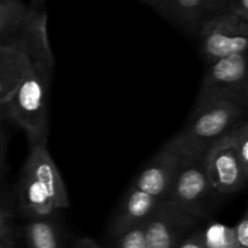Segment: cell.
Instances as JSON below:
<instances>
[{"instance_id": "cell-27", "label": "cell", "mask_w": 248, "mask_h": 248, "mask_svg": "<svg viewBox=\"0 0 248 248\" xmlns=\"http://www.w3.org/2000/svg\"><path fill=\"white\" fill-rule=\"evenodd\" d=\"M34 2H40V1H43V0H33Z\"/></svg>"}, {"instance_id": "cell-28", "label": "cell", "mask_w": 248, "mask_h": 248, "mask_svg": "<svg viewBox=\"0 0 248 248\" xmlns=\"http://www.w3.org/2000/svg\"><path fill=\"white\" fill-rule=\"evenodd\" d=\"M5 1V0H0V4H1V2H4Z\"/></svg>"}, {"instance_id": "cell-20", "label": "cell", "mask_w": 248, "mask_h": 248, "mask_svg": "<svg viewBox=\"0 0 248 248\" xmlns=\"http://www.w3.org/2000/svg\"><path fill=\"white\" fill-rule=\"evenodd\" d=\"M222 11L248 21V0H229Z\"/></svg>"}, {"instance_id": "cell-21", "label": "cell", "mask_w": 248, "mask_h": 248, "mask_svg": "<svg viewBox=\"0 0 248 248\" xmlns=\"http://www.w3.org/2000/svg\"><path fill=\"white\" fill-rule=\"evenodd\" d=\"M177 248H206L205 241H203V232L195 230L189 234Z\"/></svg>"}, {"instance_id": "cell-10", "label": "cell", "mask_w": 248, "mask_h": 248, "mask_svg": "<svg viewBox=\"0 0 248 248\" xmlns=\"http://www.w3.org/2000/svg\"><path fill=\"white\" fill-rule=\"evenodd\" d=\"M181 165L182 160L166 142L138 174L132 186L161 201L169 193Z\"/></svg>"}, {"instance_id": "cell-6", "label": "cell", "mask_w": 248, "mask_h": 248, "mask_svg": "<svg viewBox=\"0 0 248 248\" xmlns=\"http://www.w3.org/2000/svg\"><path fill=\"white\" fill-rule=\"evenodd\" d=\"M215 190L203 169L202 160L182 161L169 193L162 199L172 207L200 220Z\"/></svg>"}, {"instance_id": "cell-1", "label": "cell", "mask_w": 248, "mask_h": 248, "mask_svg": "<svg viewBox=\"0 0 248 248\" xmlns=\"http://www.w3.org/2000/svg\"><path fill=\"white\" fill-rule=\"evenodd\" d=\"M53 73L55 57L47 41L36 52L31 72L1 106L7 119L26 132L31 144L47 140L48 101Z\"/></svg>"}, {"instance_id": "cell-11", "label": "cell", "mask_w": 248, "mask_h": 248, "mask_svg": "<svg viewBox=\"0 0 248 248\" xmlns=\"http://www.w3.org/2000/svg\"><path fill=\"white\" fill-rule=\"evenodd\" d=\"M159 202L154 196L131 186L111 223V234L118 235L124 230L144 224Z\"/></svg>"}, {"instance_id": "cell-4", "label": "cell", "mask_w": 248, "mask_h": 248, "mask_svg": "<svg viewBox=\"0 0 248 248\" xmlns=\"http://www.w3.org/2000/svg\"><path fill=\"white\" fill-rule=\"evenodd\" d=\"M47 41V16L40 10L21 35L0 44V107L28 75L36 52Z\"/></svg>"}, {"instance_id": "cell-8", "label": "cell", "mask_w": 248, "mask_h": 248, "mask_svg": "<svg viewBox=\"0 0 248 248\" xmlns=\"http://www.w3.org/2000/svg\"><path fill=\"white\" fill-rule=\"evenodd\" d=\"M206 176L217 194H232L247 183L246 173L236 153L225 136L217 140L201 157Z\"/></svg>"}, {"instance_id": "cell-26", "label": "cell", "mask_w": 248, "mask_h": 248, "mask_svg": "<svg viewBox=\"0 0 248 248\" xmlns=\"http://www.w3.org/2000/svg\"><path fill=\"white\" fill-rule=\"evenodd\" d=\"M0 248H15V247L11 240H7V241L0 242Z\"/></svg>"}, {"instance_id": "cell-25", "label": "cell", "mask_w": 248, "mask_h": 248, "mask_svg": "<svg viewBox=\"0 0 248 248\" xmlns=\"http://www.w3.org/2000/svg\"><path fill=\"white\" fill-rule=\"evenodd\" d=\"M144 2H147L148 5H150V6L153 7V9H155L157 11V9H159V0H143Z\"/></svg>"}, {"instance_id": "cell-2", "label": "cell", "mask_w": 248, "mask_h": 248, "mask_svg": "<svg viewBox=\"0 0 248 248\" xmlns=\"http://www.w3.org/2000/svg\"><path fill=\"white\" fill-rule=\"evenodd\" d=\"M248 102L216 97L195 102L188 121L167 142L182 161H196L232 126L246 119Z\"/></svg>"}, {"instance_id": "cell-22", "label": "cell", "mask_w": 248, "mask_h": 248, "mask_svg": "<svg viewBox=\"0 0 248 248\" xmlns=\"http://www.w3.org/2000/svg\"><path fill=\"white\" fill-rule=\"evenodd\" d=\"M10 223H11V216L4 207L0 206V242L10 240V232H11Z\"/></svg>"}, {"instance_id": "cell-7", "label": "cell", "mask_w": 248, "mask_h": 248, "mask_svg": "<svg viewBox=\"0 0 248 248\" xmlns=\"http://www.w3.org/2000/svg\"><path fill=\"white\" fill-rule=\"evenodd\" d=\"M216 97L248 102L246 53L228 56L208 63L195 102Z\"/></svg>"}, {"instance_id": "cell-16", "label": "cell", "mask_w": 248, "mask_h": 248, "mask_svg": "<svg viewBox=\"0 0 248 248\" xmlns=\"http://www.w3.org/2000/svg\"><path fill=\"white\" fill-rule=\"evenodd\" d=\"M206 248H234L232 228L222 224H212L203 232Z\"/></svg>"}, {"instance_id": "cell-24", "label": "cell", "mask_w": 248, "mask_h": 248, "mask_svg": "<svg viewBox=\"0 0 248 248\" xmlns=\"http://www.w3.org/2000/svg\"><path fill=\"white\" fill-rule=\"evenodd\" d=\"M75 248H102V247L99 246L94 240L90 239V237H84V239H80L79 241H78L77 247Z\"/></svg>"}, {"instance_id": "cell-19", "label": "cell", "mask_w": 248, "mask_h": 248, "mask_svg": "<svg viewBox=\"0 0 248 248\" xmlns=\"http://www.w3.org/2000/svg\"><path fill=\"white\" fill-rule=\"evenodd\" d=\"M9 120L2 107H0V176L6 165L7 144H9V131L6 121Z\"/></svg>"}, {"instance_id": "cell-3", "label": "cell", "mask_w": 248, "mask_h": 248, "mask_svg": "<svg viewBox=\"0 0 248 248\" xmlns=\"http://www.w3.org/2000/svg\"><path fill=\"white\" fill-rule=\"evenodd\" d=\"M21 207L31 218H46L69 207V198L47 140L31 144L19 183Z\"/></svg>"}, {"instance_id": "cell-17", "label": "cell", "mask_w": 248, "mask_h": 248, "mask_svg": "<svg viewBox=\"0 0 248 248\" xmlns=\"http://www.w3.org/2000/svg\"><path fill=\"white\" fill-rule=\"evenodd\" d=\"M115 248H147L144 236V224L124 230L114 235Z\"/></svg>"}, {"instance_id": "cell-12", "label": "cell", "mask_w": 248, "mask_h": 248, "mask_svg": "<svg viewBox=\"0 0 248 248\" xmlns=\"http://www.w3.org/2000/svg\"><path fill=\"white\" fill-rule=\"evenodd\" d=\"M40 10L23 0H5L0 4V44L21 35Z\"/></svg>"}, {"instance_id": "cell-18", "label": "cell", "mask_w": 248, "mask_h": 248, "mask_svg": "<svg viewBox=\"0 0 248 248\" xmlns=\"http://www.w3.org/2000/svg\"><path fill=\"white\" fill-rule=\"evenodd\" d=\"M234 248H248V212L245 211L239 222L232 227Z\"/></svg>"}, {"instance_id": "cell-13", "label": "cell", "mask_w": 248, "mask_h": 248, "mask_svg": "<svg viewBox=\"0 0 248 248\" xmlns=\"http://www.w3.org/2000/svg\"><path fill=\"white\" fill-rule=\"evenodd\" d=\"M157 12L189 34H198L205 19L203 0H159Z\"/></svg>"}, {"instance_id": "cell-9", "label": "cell", "mask_w": 248, "mask_h": 248, "mask_svg": "<svg viewBox=\"0 0 248 248\" xmlns=\"http://www.w3.org/2000/svg\"><path fill=\"white\" fill-rule=\"evenodd\" d=\"M198 223L161 200L144 223L147 248H177Z\"/></svg>"}, {"instance_id": "cell-15", "label": "cell", "mask_w": 248, "mask_h": 248, "mask_svg": "<svg viewBox=\"0 0 248 248\" xmlns=\"http://www.w3.org/2000/svg\"><path fill=\"white\" fill-rule=\"evenodd\" d=\"M225 138L230 145L232 147L234 152L236 153L245 172L248 173V123L247 118L242 119L241 121L232 126L227 133Z\"/></svg>"}, {"instance_id": "cell-14", "label": "cell", "mask_w": 248, "mask_h": 248, "mask_svg": "<svg viewBox=\"0 0 248 248\" xmlns=\"http://www.w3.org/2000/svg\"><path fill=\"white\" fill-rule=\"evenodd\" d=\"M27 248H62L60 235L52 222L46 218H33L24 228Z\"/></svg>"}, {"instance_id": "cell-5", "label": "cell", "mask_w": 248, "mask_h": 248, "mask_svg": "<svg viewBox=\"0 0 248 248\" xmlns=\"http://www.w3.org/2000/svg\"><path fill=\"white\" fill-rule=\"evenodd\" d=\"M198 34L207 63L247 51L248 21L228 12L220 11L203 19Z\"/></svg>"}, {"instance_id": "cell-23", "label": "cell", "mask_w": 248, "mask_h": 248, "mask_svg": "<svg viewBox=\"0 0 248 248\" xmlns=\"http://www.w3.org/2000/svg\"><path fill=\"white\" fill-rule=\"evenodd\" d=\"M229 0H203V15L205 18L218 14L224 9Z\"/></svg>"}]
</instances>
